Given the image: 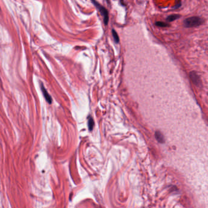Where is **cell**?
Instances as JSON below:
<instances>
[{
    "label": "cell",
    "instance_id": "cell-1",
    "mask_svg": "<svg viewBox=\"0 0 208 208\" xmlns=\"http://www.w3.org/2000/svg\"><path fill=\"white\" fill-rule=\"evenodd\" d=\"M203 20L198 17H191L184 21V26L186 27H192L202 25Z\"/></svg>",
    "mask_w": 208,
    "mask_h": 208
},
{
    "label": "cell",
    "instance_id": "cell-2",
    "mask_svg": "<svg viewBox=\"0 0 208 208\" xmlns=\"http://www.w3.org/2000/svg\"><path fill=\"white\" fill-rule=\"evenodd\" d=\"M92 3L94 4V5L97 7V8L99 10L100 12L101 13L102 16L103 17L104 19V23L106 25L109 22V13L108 10L102 5H101L99 3L95 1H92Z\"/></svg>",
    "mask_w": 208,
    "mask_h": 208
},
{
    "label": "cell",
    "instance_id": "cell-3",
    "mask_svg": "<svg viewBox=\"0 0 208 208\" xmlns=\"http://www.w3.org/2000/svg\"><path fill=\"white\" fill-rule=\"evenodd\" d=\"M190 77L193 83H194L195 85L197 86L201 85V81L200 78L195 71H192L190 73Z\"/></svg>",
    "mask_w": 208,
    "mask_h": 208
},
{
    "label": "cell",
    "instance_id": "cell-4",
    "mask_svg": "<svg viewBox=\"0 0 208 208\" xmlns=\"http://www.w3.org/2000/svg\"><path fill=\"white\" fill-rule=\"evenodd\" d=\"M40 87H41V90L43 92V96L45 97V98L46 101L49 103V104H51L52 103V98L51 97L50 95V94L48 93L47 91L46 90V88L45 87H44L43 84L41 82L40 83Z\"/></svg>",
    "mask_w": 208,
    "mask_h": 208
},
{
    "label": "cell",
    "instance_id": "cell-5",
    "mask_svg": "<svg viewBox=\"0 0 208 208\" xmlns=\"http://www.w3.org/2000/svg\"><path fill=\"white\" fill-rule=\"evenodd\" d=\"M155 138L160 143H164L165 142L164 137L160 131H156L155 132Z\"/></svg>",
    "mask_w": 208,
    "mask_h": 208
},
{
    "label": "cell",
    "instance_id": "cell-6",
    "mask_svg": "<svg viewBox=\"0 0 208 208\" xmlns=\"http://www.w3.org/2000/svg\"><path fill=\"white\" fill-rule=\"evenodd\" d=\"M94 126V121L93 118L91 116H89L88 117V128L89 131H92Z\"/></svg>",
    "mask_w": 208,
    "mask_h": 208
},
{
    "label": "cell",
    "instance_id": "cell-7",
    "mask_svg": "<svg viewBox=\"0 0 208 208\" xmlns=\"http://www.w3.org/2000/svg\"><path fill=\"white\" fill-rule=\"evenodd\" d=\"M180 17V16H179V15H178V14L171 15V16H169V17H167V21L169 22H173V21L178 19H179Z\"/></svg>",
    "mask_w": 208,
    "mask_h": 208
},
{
    "label": "cell",
    "instance_id": "cell-8",
    "mask_svg": "<svg viewBox=\"0 0 208 208\" xmlns=\"http://www.w3.org/2000/svg\"><path fill=\"white\" fill-rule=\"evenodd\" d=\"M112 36L114 37V40L115 42V43H118L119 42V37H118V35L117 34V33L115 31V29H112Z\"/></svg>",
    "mask_w": 208,
    "mask_h": 208
},
{
    "label": "cell",
    "instance_id": "cell-9",
    "mask_svg": "<svg viewBox=\"0 0 208 208\" xmlns=\"http://www.w3.org/2000/svg\"><path fill=\"white\" fill-rule=\"evenodd\" d=\"M155 25L157 26H159V27H167V26H169V24L167 23H166L164 22H156Z\"/></svg>",
    "mask_w": 208,
    "mask_h": 208
}]
</instances>
